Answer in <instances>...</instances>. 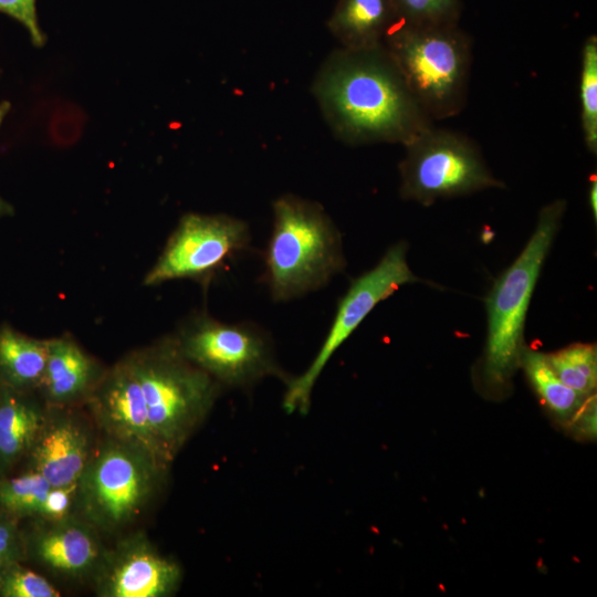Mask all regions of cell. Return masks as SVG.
Here are the masks:
<instances>
[{
  "instance_id": "277c9868",
  "label": "cell",
  "mask_w": 597,
  "mask_h": 597,
  "mask_svg": "<svg viewBox=\"0 0 597 597\" xmlns=\"http://www.w3.org/2000/svg\"><path fill=\"white\" fill-rule=\"evenodd\" d=\"M156 457L169 467L214 405L221 385L186 359L172 335L130 352Z\"/></svg>"
},
{
  "instance_id": "9c48e42d",
  "label": "cell",
  "mask_w": 597,
  "mask_h": 597,
  "mask_svg": "<svg viewBox=\"0 0 597 597\" xmlns=\"http://www.w3.org/2000/svg\"><path fill=\"white\" fill-rule=\"evenodd\" d=\"M407 262V244L391 245L379 262L354 279L337 304L327 335L311 365L286 381L283 407L289 412L305 415L311 395L322 370L339 346L355 332L374 307L392 295L400 286L418 282Z\"/></svg>"
},
{
  "instance_id": "44dd1931",
  "label": "cell",
  "mask_w": 597,
  "mask_h": 597,
  "mask_svg": "<svg viewBox=\"0 0 597 597\" xmlns=\"http://www.w3.org/2000/svg\"><path fill=\"white\" fill-rule=\"evenodd\" d=\"M557 377L583 396H591L597 385V352L594 344L574 343L546 355Z\"/></svg>"
},
{
  "instance_id": "5b68a950",
  "label": "cell",
  "mask_w": 597,
  "mask_h": 597,
  "mask_svg": "<svg viewBox=\"0 0 597 597\" xmlns=\"http://www.w3.org/2000/svg\"><path fill=\"white\" fill-rule=\"evenodd\" d=\"M384 45L411 95L433 122L462 112L468 97L472 40L459 24L397 22Z\"/></svg>"
},
{
  "instance_id": "f1b7e54d",
  "label": "cell",
  "mask_w": 597,
  "mask_h": 597,
  "mask_svg": "<svg viewBox=\"0 0 597 597\" xmlns=\"http://www.w3.org/2000/svg\"><path fill=\"white\" fill-rule=\"evenodd\" d=\"M588 203L594 214V219H597V180L591 177L588 188Z\"/></svg>"
},
{
  "instance_id": "8fae6325",
  "label": "cell",
  "mask_w": 597,
  "mask_h": 597,
  "mask_svg": "<svg viewBox=\"0 0 597 597\" xmlns=\"http://www.w3.org/2000/svg\"><path fill=\"white\" fill-rule=\"evenodd\" d=\"M93 576L101 597H167L179 588L182 572L145 533L136 532L105 549Z\"/></svg>"
},
{
  "instance_id": "9a60e30c",
  "label": "cell",
  "mask_w": 597,
  "mask_h": 597,
  "mask_svg": "<svg viewBox=\"0 0 597 597\" xmlns=\"http://www.w3.org/2000/svg\"><path fill=\"white\" fill-rule=\"evenodd\" d=\"M48 342L46 366L36 392L48 407L83 405L106 368L71 335Z\"/></svg>"
},
{
  "instance_id": "e0dca14e",
  "label": "cell",
  "mask_w": 597,
  "mask_h": 597,
  "mask_svg": "<svg viewBox=\"0 0 597 597\" xmlns=\"http://www.w3.org/2000/svg\"><path fill=\"white\" fill-rule=\"evenodd\" d=\"M396 23L392 0H339L327 25L341 48L363 50L384 44Z\"/></svg>"
},
{
  "instance_id": "5bb4252c",
  "label": "cell",
  "mask_w": 597,
  "mask_h": 597,
  "mask_svg": "<svg viewBox=\"0 0 597 597\" xmlns=\"http://www.w3.org/2000/svg\"><path fill=\"white\" fill-rule=\"evenodd\" d=\"M24 532L27 556L69 579L94 575L105 552L100 532L78 515L59 521L33 519Z\"/></svg>"
},
{
  "instance_id": "cb8c5ba5",
  "label": "cell",
  "mask_w": 597,
  "mask_h": 597,
  "mask_svg": "<svg viewBox=\"0 0 597 597\" xmlns=\"http://www.w3.org/2000/svg\"><path fill=\"white\" fill-rule=\"evenodd\" d=\"M60 591L43 576L13 562L0 570L1 597H59Z\"/></svg>"
},
{
  "instance_id": "484cf974",
  "label": "cell",
  "mask_w": 597,
  "mask_h": 597,
  "mask_svg": "<svg viewBox=\"0 0 597 597\" xmlns=\"http://www.w3.org/2000/svg\"><path fill=\"white\" fill-rule=\"evenodd\" d=\"M0 12L21 23L27 29L34 46L44 45L46 36L38 21L35 0H0Z\"/></svg>"
},
{
  "instance_id": "d4e9b609",
  "label": "cell",
  "mask_w": 597,
  "mask_h": 597,
  "mask_svg": "<svg viewBox=\"0 0 597 597\" xmlns=\"http://www.w3.org/2000/svg\"><path fill=\"white\" fill-rule=\"evenodd\" d=\"M18 519L0 511V570L27 556L24 533Z\"/></svg>"
},
{
  "instance_id": "30bf717a",
  "label": "cell",
  "mask_w": 597,
  "mask_h": 597,
  "mask_svg": "<svg viewBox=\"0 0 597 597\" xmlns=\"http://www.w3.org/2000/svg\"><path fill=\"white\" fill-rule=\"evenodd\" d=\"M251 234L248 223L224 213L184 214L143 283L190 279L208 285L237 254L248 250Z\"/></svg>"
},
{
  "instance_id": "4316f807",
  "label": "cell",
  "mask_w": 597,
  "mask_h": 597,
  "mask_svg": "<svg viewBox=\"0 0 597 597\" xmlns=\"http://www.w3.org/2000/svg\"><path fill=\"white\" fill-rule=\"evenodd\" d=\"M77 483L52 486L45 498L40 520L59 521L76 514Z\"/></svg>"
},
{
  "instance_id": "603a6c76",
  "label": "cell",
  "mask_w": 597,
  "mask_h": 597,
  "mask_svg": "<svg viewBox=\"0 0 597 597\" xmlns=\"http://www.w3.org/2000/svg\"><path fill=\"white\" fill-rule=\"evenodd\" d=\"M397 22L436 27L459 24L462 0H392Z\"/></svg>"
},
{
  "instance_id": "7a4b0ae2",
  "label": "cell",
  "mask_w": 597,
  "mask_h": 597,
  "mask_svg": "<svg viewBox=\"0 0 597 597\" xmlns=\"http://www.w3.org/2000/svg\"><path fill=\"white\" fill-rule=\"evenodd\" d=\"M272 209L263 283L274 302L317 291L344 271L342 234L322 205L285 193L273 201Z\"/></svg>"
},
{
  "instance_id": "52a82bcc",
  "label": "cell",
  "mask_w": 597,
  "mask_h": 597,
  "mask_svg": "<svg viewBox=\"0 0 597 597\" xmlns=\"http://www.w3.org/2000/svg\"><path fill=\"white\" fill-rule=\"evenodd\" d=\"M399 163L404 200L430 206L439 199L504 188L468 136L433 125L404 145Z\"/></svg>"
},
{
  "instance_id": "6da1fadb",
  "label": "cell",
  "mask_w": 597,
  "mask_h": 597,
  "mask_svg": "<svg viewBox=\"0 0 597 597\" xmlns=\"http://www.w3.org/2000/svg\"><path fill=\"white\" fill-rule=\"evenodd\" d=\"M311 92L333 135L347 145L404 146L433 125L384 44L332 51L317 70Z\"/></svg>"
},
{
  "instance_id": "7402d4cb",
  "label": "cell",
  "mask_w": 597,
  "mask_h": 597,
  "mask_svg": "<svg viewBox=\"0 0 597 597\" xmlns=\"http://www.w3.org/2000/svg\"><path fill=\"white\" fill-rule=\"evenodd\" d=\"M580 122L587 149L597 153V36L589 35L583 45L579 81Z\"/></svg>"
},
{
  "instance_id": "3957f363",
  "label": "cell",
  "mask_w": 597,
  "mask_h": 597,
  "mask_svg": "<svg viewBox=\"0 0 597 597\" xmlns=\"http://www.w3.org/2000/svg\"><path fill=\"white\" fill-rule=\"evenodd\" d=\"M566 207V200L556 199L540 210L530 240L486 296V341L480 377L489 394H504L520 367L528 306Z\"/></svg>"
},
{
  "instance_id": "7c38bea8",
  "label": "cell",
  "mask_w": 597,
  "mask_h": 597,
  "mask_svg": "<svg viewBox=\"0 0 597 597\" xmlns=\"http://www.w3.org/2000/svg\"><path fill=\"white\" fill-rule=\"evenodd\" d=\"M83 406L105 437L142 448L158 460L145 398L128 354L106 368Z\"/></svg>"
},
{
  "instance_id": "ac0fdd59",
  "label": "cell",
  "mask_w": 597,
  "mask_h": 597,
  "mask_svg": "<svg viewBox=\"0 0 597 597\" xmlns=\"http://www.w3.org/2000/svg\"><path fill=\"white\" fill-rule=\"evenodd\" d=\"M48 339H38L4 323L0 325V384L36 391L46 366Z\"/></svg>"
},
{
  "instance_id": "83f0119b",
  "label": "cell",
  "mask_w": 597,
  "mask_h": 597,
  "mask_svg": "<svg viewBox=\"0 0 597 597\" xmlns=\"http://www.w3.org/2000/svg\"><path fill=\"white\" fill-rule=\"evenodd\" d=\"M11 108V104L8 101H3L0 103V127L9 113ZM13 207L6 201L3 198L0 197V218L6 216L13 214Z\"/></svg>"
},
{
  "instance_id": "4fadbf2b",
  "label": "cell",
  "mask_w": 597,
  "mask_h": 597,
  "mask_svg": "<svg viewBox=\"0 0 597 597\" xmlns=\"http://www.w3.org/2000/svg\"><path fill=\"white\" fill-rule=\"evenodd\" d=\"M76 407L46 408L41 430L25 459L27 470L40 473L54 488L77 483L96 447L92 419Z\"/></svg>"
},
{
  "instance_id": "2e32d148",
  "label": "cell",
  "mask_w": 597,
  "mask_h": 597,
  "mask_svg": "<svg viewBox=\"0 0 597 597\" xmlns=\"http://www.w3.org/2000/svg\"><path fill=\"white\" fill-rule=\"evenodd\" d=\"M46 408L36 391H23L2 386L0 475L9 474L13 468L27 459L43 425Z\"/></svg>"
},
{
  "instance_id": "f546056e",
  "label": "cell",
  "mask_w": 597,
  "mask_h": 597,
  "mask_svg": "<svg viewBox=\"0 0 597 597\" xmlns=\"http://www.w3.org/2000/svg\"><path fill=\"white\" fill-rule=\"evenodd\" d=\"M1 391H2V386H1V384H0V396H1Z\"/></svg>"
},
{
  "instance_id": "d6986e66",
  "label": "cell",
  "mask_w": 597,
  "mask_h": 597,
  "mask_svg": "<svg viewBox=\"0 0 597 597\" xmlns=\"http://www.w3.org/2000/svg\"><path fill=\"white\" fill-rule=\"evenodd\" d=\"M542 404L557 418L574 421L593 396H583L566 386L548 364L546 354L524 348L521 364Z\"/></svg>"
},
{
  "instance_id": "8992f818",
  "label": "cell",
  "mask_w": 597,
  "mask_h": 597,
  "mask_svg": "<svg viewBox=\"0 0 597 597\" xmlns=\"http://www.w3.org/2000/svg\"><path fill=\"white\" fill-rule=\"evenodd\" d=\"M168 468L142 448L105 437L77 481L76 514L98 532L126 527L155 496Z\"/></svg>"
},
{
  "instance_id": "ffe728a7",
  "label": "cell",
  "mask_w": 597,
  "mask_h": 597,
  "mask_svg": "<svg viewBox=\"0 0 597 597\" xmlns=\"http://www.w3.org/2000/svg\"><path fill=\"white\" fill-rule=\"evenodd\" d=\"M38 472L25 470L17 476L0 475V511L18 519H39L51 489Z\"/></svg>"
},
{
  "instance_id": "ba28073f",
  "label": "cell",
  "mask_w": 597,
  "mask_h": 597,
  "mask_svg": "<svg viewBox=\"0 0 597 597\" xmlns=\"http://www.w3.org/2000/svg\"><path fill=\"white\" fill-rule=\"evenodd\" d=\"M171 335L182 356L221 387L244 388L266 376L290 379L276 363L270 335L254 323H223L197 312Z\"/></svg>"
}]
</instances>
